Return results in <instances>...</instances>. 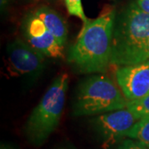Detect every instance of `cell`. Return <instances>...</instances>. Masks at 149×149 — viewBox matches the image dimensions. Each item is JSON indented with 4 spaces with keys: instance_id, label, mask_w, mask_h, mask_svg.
<instances>
[{
    "instance_id": "1",
    "label": "cell",
    "mask_w": 149,
    "mask_h": 149,
    "mask_svg": "<svg viewBox=\"0 0 149 149\" xmlns=\"http://www.w3.org/2000/svg\"><path fill=\"white\" fill-rule=\"evenodd\" d=\"M114 8L106 6L95 19H88L67 56L70 65L82 74L104 73L111 65Z\"/></svg>"
},
{
    "instance_id": "2",
    "label": "cell",
    "mask_w": 149,
    "mask_h": 149,
    "mask_svg": "<svg viewBox=\"0 0 149 149\" xmlns=\"http://www.w3.org/2000/svg\"><path fill=\"white\" fill-rule=\"evenodd\" d=\"M148 42L149 14L132 3L115 18L111 65L122 66L149 60Z\"/></svg>"
},
{
    "instance_id": "3",
    "label": "cell",
    "mask_w": 149,
    "mask_h": 149,
    "mask_svg": "<svg viewBox=\"0 0 149 149\" xmlns=\"http://www.w3.org/2000/svg\"><path fill=\"white\" fill-rule=\"evenodd\" d=\"M68 84V74H59L29 115L24 132L32 145H42L58 127L64 109Z\"/></svg>"
},
{
    "instance_id": "4",
    "label": "cell",
    "mask_w": 149,
    "mask_h": 149,
    "mask_svg": "<svg viewBox=\"0 0 149 149\" xmlns=\"http://www.w3.org/2000/svg\"><path fill=\"white\" fill-rule=\"evenodd\" d=\"M128 100L113 80L96 74L80 83L73 102V115L91 116L127 108Z\"/></svg>"
},
{
    "instance_id": "5",
    "label": "cell",
    "mask_w": 149,
    "mask_h": 149,
    "mask_svg": "<svg viewBox=\"0 0 149 149\" xmlns=\"http://www.w3.org/2000/svg\"><path fill=\"white\" fill-rule=\"evenodd\" d=\"M140 118L127 108L99 114L91 120V125L102 146L109 148L122 141Z\"/></svg>"
},
{
    "instance_id": "6",
    "label": "cell",
    "mask_w": 149,
    "mask_h": 149,
    "mask_svg": "<svg viewBox=\"0 0 149 149\" xmlns=\"http://www.w3.org/2000/svg\"><path fill=\"white\" fill-rule=\"evenodd\" d=\"M7 56L11 68L29 80H36L46 67L47 56L20 38L8 43Z\"/></svg>"
},
{
    "instance_id": "7",
    "label": "cell",
    "mask_w": 149,
    "mask_h": 149,
    "mask_svg": "<svg viewBox=\"0 0 149 149\" xmlns=\"http://www.w3.org/2000/svg\"><path fill=\"white\" fill-rule=\"evenodd\" d=\"M24 41L47 57L64 58V47H61L46 25L33 12L28 13L22 24Z\"/></svg>"
},
{
    "instance_id": "8",
    "label": "cell",
    "mask_w": 149,
    "mask_h": 149,
    "mask_svg": "<svg viewBox=\"0 0 149 149\" xmlns=\"http://www.w3.org/2000/svg\"><path fill=\"white\" fill-rule=\"evenodd\" d=\"M117 84L128 101L149 95V60L119 66L115 72Z\"/></svg>"
},
{
    "instance_id": "9",
    "label": "cell",
    "mask_w": 149,
    "mask_h": 149,
    "mask_svg": "<svg viewBox=\"0 0 149 149\" xmlns=\"http://www.w3.org/2000/svg\"><path fill=\"white\" fill-rule=\"evenodd\" d=\"M33 13L44 22L47 29L53 34L60 45L65 47L68 36L67 23L57 12L47 6H41L33 11Z\"/></svg>"
},
{
    "instance_id": "10",
    "label": "cell",
    "mask_w": 149,
    "mask_h": 149,
    "mask_svg": "<svg viewBox=\"0 0 149 149\" xmlns=\"http://www.w3.org/2000/svg\"><path fill=\"white\" fill-rule=\"evenodd\" d=\"M126 137L149 146V116L141 118L128 131Z\"/></svg>"
},
{
    "instance_id": "11",
    "label": "cell",
    "mask_w": 149,
    "mask_h": 149,
    "mask_svg": "<svg viewBox=\"0 0 149 149\" xmlns=\"http://www.w3.org/2000/svg\"><path fill=\"white\" fill-rule=\"evenodd\" d=\"M127 109L140 118L144 116H149V95L139 100L128 101Z\"/></svg>"
},
{
    "instance_id": "12",
    "label": "cell",
    "mask_w": 149,
    "mask_h": 149,
    "mask_svg": "<svg viewBox=\"0 0 149 149\" xmlns=\"http://www.w3.org/2000/svg\"><path fill=\"white\" fill-rule=\"evenodd\" d=\"M65 5L70 15L79 17L83 23L88 21V18L86 17L84 12L81 0H65Z\"/></svg>"
},
{
    "instance_id": "13",
    "label": "cell",
    "mask_w": 149,
    "mask_h": 149,
    "mask_svg": "<svg viewBox=\"0 0 149 149\" xmlns=\"http://www.w3.org/2000/svg\"><path fill=\"white\" fill-rule=\"evenodd\" d=\"M114 149H149V146L135 139H125L121 141Z\"/></svg>"
},
{
    "instance_id": "14",
    "label": "cell",
    "mask_w": 149,
    "mask_h": 149,
    "mask_svg": "<svg viewBox=\"0 0 149 149\" xmlns=\"http://www.w3.org/2000/svg\"><path fill=\"white\" fill-rule=\"evenodd\" d=\"M136 4L141 10L149 14V0H136Z\"/></svg>"
},
{
    "instance_id": "15",
    "label": "cell",
    "mask_w": 149,
    "mask_h": 149,
    "mask_svg": "<svg viewBox=\"0 0 149 149\" xmlns=\"http://www.w3.org/2000/svg\"><path fill=\"white\" fill-rule=\"evenodd\" d=\"M0 149H17L16 148H14L13 146H12L10 144L7 143H2L1 144V147Z\"/></svg>"
},
{
    "instance_id": "16",
    "label": "cell",
    "mask_w": 149,
    "mask_h": 149,
    "mask_svg": "<svg viewBox=\"0 0 149 149\" xmlns=\"http://www.w3.org/2000/svg\"><path fill=\"white\" fill-rule=\"evenodd\" d=\"M0 3H1V8L3 9L8 4V0H0Z\"/></svg>"
},
{
    "instance_id": "17",
    "label": "cell",
    "mask_w": 149,
    "mask_h": 149,
    "mask_svg": "<svg viewBox=\"0 0 149 149\" xmlns=\"http://www.w3.org/2000/svg\"><path fill=\"white\" fill-rule=\"evenodd\" d=\"M61 149H72V148H61Z\"/></svg>"
},
{
    "instance_id": "18",
    "label": "cell",
    "mask_w": 149,
    "mask_h": 149,
    "mask_svg": "<svg viewBox=\"0 0 149 149\" xmlns=\"http://www.w3.org/2000/svg\"><path fill=\"white\" fill-rule=\"evenodd\" d=\"M148 52H149V42H148Z\"/></svg>"
}]
</instances>
